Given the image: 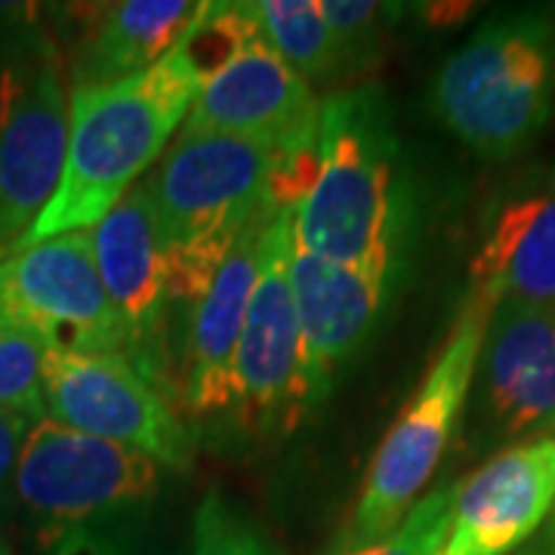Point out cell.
Instances as JSON below:
<instances>
[{
    "mask_svg": "<svg viewBox=\"0 0 555 555\" xmlns=\"http://www.w3.org/2000/svg\"><path fill=\"white\" fill-rule=\"evenodd\" d=\"M414 217L386 93L364 83L321 100L312 177L297 201V244L327 262L401 284Z\"/></svg>",
    "mask_w": 555,
    "mask_h": 555,
    "instance_id": "cell-1",
    "label": "cell"
},
{
    "mask_svg": "<svg viewBox=\"0 0 555 555\" xmlns=\"http://www.w3.org/2000/svg\"><path fill=\"white\" fill-rule=\"evenodd\" d=\"M192 35L142 75L108 87L72 90L60 185L16 250L72 232H90L160 160L204 83V68L192 53Z\"/></svg>",
    "mask_w": 555,
    "mask_h": 555,
    "instance_id": "cell-2",
    "label": "cell"
},
{
    "mask_svg": "<svg viewBox=\"0 0 555 555\" xmlns=\"http://www.w3.org/2000/svg\"><path fill=\"white\" fill-rule=\"evenodd\" d=\"M160 494L152 456L38 420L13 481L38 555H142Z\"/></svg>",
    "mask_w": 555,
    "mask_h": 555,
    "instance_id": "cell-3",
    "label": "cell"
},
{
    "mask_svg": "<svg viewBox=\"0 0 555 555\" xmlns=\"http://www.w3.org/2000/svg\"><path fill=\"white\" fill-rule=\"evenodd\" d=\"M291 160L238 137L179 133L152 177L142 179L167 250L170 291L185 315L219 262L254 219L278 204L275 179Z\"/></svg>",
    "mask_w": 555,
    "mask_h": 555,
    "instance_id": "cell-4",
    "label": "cell"
},
{
    "mask_svg": "<svg viewBox=\"0 0 555 555\" xmlns=\"http://www.w3.org/2000/svg\"><path fill=\"white\" fill-rule=\"evenodd\" d=\"M444 130L488 160L528 152L555 115V13L506 10L481 22L433 78Z\"/></svg>",
    "mask_w": 555,
    "mask_h": 555,
    "instance_id": "cell-5",
    "label": "cell"
},
{
    "mask_svg": "<svg viewBox=\"0 0 555 555\" xmlns=\"http://www.w3.org/2000/svg\"><path fill=\"white\" fill-rule=\"evenodd\" d=\"M488 306L466 294L441 352L379 441L356 509L331 550H358L389 537L429 488L466 414Z\"/></svg>",
    "mask_w": 555,
    "mask_h": 555,
    "instance_id": "cell-6",
    "label": "cell"
},
{
    "mask_svg": "<svg viewBox=\"0 0 555 555\" xmlns=\"http://www.w3.org/2000/svg\"><path fill=\"white\" fill-rule=\"evenodd\" d=\"M217 62L207 68L182 133H219L259 142L281 158L315 152L321 100L259 35L244 3H217Z\"/></svg>",
    "mask_w": 555,
    "mask_h": 555,
    "instance_id": "cell-7",
    "label": "cell"
},
{
    "mask_svg": "<svg viewBox=\"0 0 555 555\" xmlns=\"http://www.w3.org/2000/svg\"><path fill=\"white\" fill-rule=\"evenodd\" d=\"M297 207L278 204L266 229L259 275L235 352L232 416L244 436L281 438L306 423L302 346L291 284Z\"/></svg>",
    "mask_w": 555,
    "mask_h": 555,
    "instance_id": "cell-8",
    "label": "cell"
},
{
    "mask_svg": "<svg viewBox=\"0 0 555 555\" xmlns=\"http://www.w3.org/2000/svg\"><path fill=\"white\" fill-rule=\"evenodd\" d=\"M43 414L83 436L189 469L195 436L170 398L118 352H43Z\"/></svg>",
    "mask_w": 555,
    "mask_h": 555,
    "instance_id": "cell-9",
    "label": "cell"
},
{
    "mask_svg": "<svg viewBox=\"0 0 555 555\" xmlns=\"http://www.w3.org/2000/svg\"><path fill=\"white\" fill-rule=\"evenodd\" d=\"M102 287L115 306L124 337V358L173 404L182 401L177 383L173 321L177 302L170 291L167 250L145 182L90 229Z\"/></svg>",
    "mask_w": 555,
    "mask_h": 555,
    "instance_id": "cell-10",
    "label": "cell"
},
{
    "mask_svg": "<svg viewBox=\"0 0 555 555\" xmlns=\"http://www.w3.org/2000/svg\"><path fill=\"white\" fill-rule=\"evenodd\" d=\"M0 321L35 339L43 352L124 356L90 232L40 241L0 259Z\"/></svg>",
    "mask_w": 555,
    "mask_h": 555,
    "instance_id": "cell-11",
    "label": "cell"
},
{
    "mask_svg": "<svg viewBox=\"0 0 555 555\" xmlns=\"http://www.w3.org/2000/svg\"><path fill=\"white\" fill-rule=\"evenodd\" d=\"M476 451L513 448L555 433V309L496 302L485 321L469 389Z\"/></svg>",
    "mask_w": 555,
    "mask_h": 555,
    "instance_id": "cell-12",
    "label": "cell"
},
{
    "mask_svg": "<svg viewBox=\"0 0 555 555\" xmlns=\"http://www.w3.org/2000/svg\"><path fill=\"white\" fill-rule=\"evenodd\" d=\"M68 105L53 60L0 65V259L50 204L65 164Z\"/></svg>",
    "mask_w": 555,
    "mask_h": 555,
    "instance_id": "cell-13",
    "label": "cell"
},
{
    "mask_svg": "<svg viewBox=\"0 0 555 555\" xmlns=\"http://www.w3.org/2000/svg\"><path fill=\"white\" fill-rule=\"evenodd\" d=\"M291 284L297 302L302 392L309 420L327 404L343 374L361 356L367 339L374 337L398 284L309 254L302 244H297V229Z\"/></svg>",
    "mask_w": 555,
    "mask_h": 555,
    "instance_id": "cell-14",
    "label": "cell"
},
{
    "mask_svg": "<svg viewBox=\"0 0 555 555\" xmlns=\"http://www.w3.org/2000/svg\"><path fill=\"white\" fill-rule=\"evenodd\" d=\"M555 503V436L496 451L454 488L438 555H516L546 525Z\"/></svg>",
    "mask_w": 555,
    "mask_h": 555,
    "instance_id": "cell-15",
    "label": "cell"
},
{
    "mask_svg": "<svg viewBox=\"0 0 555 555\" xmlns=\"http://www.w3.org/2000/svg\"><path fill=\"white\" fill-rule=\"evenodd\" d=\"M278 204L266 207L219 262L217 275L189 312L185 364H182V404L195 420H229L235 392V352L247 306L259 275V254L266 229Z\"/></svg>",
    "mask_w": 555,
    "mask_h": 555,
    "instance_id": "cell-16",
    "label": "cell"
},
{
    "mask_svg": "<svg viewBox=\"0 0 555 555\" xmlns=\"http://www.w3.org/2000/svg\"><path fill=\"white\" fill-rule=\"evenodd\" d=\"M469 294L488 309L496 302L555 309V164L516 179L491 204Z\"/></svg>",
    "mask_w": 555,
    "mask_h": 555,
    "instance_id": "cell-17",
    "label": "cell"
},
{
    "mask_svg": "<svg viewBox=\"0 0 555 555\" xmlns=\"http://www.w3.org/2000/svg\"><path fill=\"white\" fill-rule=\"evenodd\" d=\"M214 3L204 0H118L105 3L72 60V90L108 87L167 60Z\"/></svg>",
    "mask_w": 555,
    "mask_h": 555,
    "instance_id": "cell-18",
    "label": "cell"
},
{
    "mask_svg": "<svg viewBox=\"0 0 555 555\" xmlns=\"http://www.w3.org/2000/svg\"><path fill=\"white\" fill-rule=\"evenodd\" d=\"M259 35L312 90L346 80L343 56L318 0H250L244 3Z\"/></svg>",
    "mask_w": 555,
    "mask_h": 555,
    "instance_id": "cell-19",
    "label": "cell"
},
{
    "mask_svg": "<svg viewBox=\"0 0 555 555\" xmlns=\"http://www.w3.org/2000/svg\"><path fill=\"white\" fill-rule=\"evenodd\" d=\"M189 555H284V550L241 503L207 491L192 518Z\"/></svg>",
    "mask_w": 555,
    "mask_h": 555,
    "instance_id": "cell-20",
    "label": "cell"
},
{
    "mask_svg": "<svg viewBox=\"0 0 555 555\" xmlns=\"http://www.w3.org/2000/svg\"><path fill=\"white\" fill-rule=\"evenodd\" d=\"M318 7L337 38L346 78H358V72L377 65L383 56L386 28L396 20V7L377 0H318Z\"/></svg>",
    "mask_w": 555,
    "mask_h": 555,
    "instance_id": "cell-21",
    "label": "cell"
},
{
    "mask_svg": "<svg viewBox=\"0 0 555 555\" xmlns=\"http://www.w3.org/2000/svg\"><path fill=\"white\" fill-rule=\"evenodd\" d=\"M454 488L456 485H441L426 491L396 531L377 543L358 550H327V555H438L451 525Z\"/></svg>",
    "mask_w": 555,
    "mask_h": 555,
    "instance_id": "cell-22",
    "label": "cell"
},
{
    "mask_svg": "<svg viewBox=\"0 0 555 555\" xmlns=\"http://www.w3.org/2000/svg\"><path fill=\"white\" fill-rule=\"evenodd\" d=\"M0 408L43 420V349L0 321Z\"/></svg>",
    "mask_w": 555,
    "mask_h": 555,
    "instance_id": "cell-23",
    "label": "cell"
},
{
    "mask_svg": "<svg viewBox=\"0 0 555 555\" xmlns=\"http://www.w3.org/2000/svg\"><path fill=\"white\" fill-rule=\"evenodd\" d=\"M31 426H35V420L0 408V516L13 503V481H16V469H20L22 444H25Z\"/></svg>",
    "mask_w": 555,
    "mask_h": 555,
    "instance_id": "cell-24",
    "label": "cell"
},
{
    "mask_svg": "<svg viewBox=\"0 0 555 555\" xmlns=\"http://www.w3.org/2000/svg\"><path fill=\"white\" fill-rule=\"evenodd\" d=\"M521 555H555V503L553 509H550V518H546V525L537 531V537L521 550Z\"/></svg>",
    "mask_w": 555,
    "mask_h": 555,
    "instance_id": "cell-25",
    "label": "cell"
},
{
    "mask_svg": "<svg viewBox=\"0 0 555 555\" xmlns=\"http://www.w3.org/2000/svg\"><path fill=\"white\" fill-rule=\"evenodd\" d=\"M0 555H13V550H10V543H7L3 537H0Z\"/></svg>",
    "mask_w": 555,
    "mask_h": 555,
    "instance_id": "cell-26",
    "label": "cell"
},
{
    "mask_svg": "<svg viewBox=\"0 0 555 555\" xmlns=\"http://www.w3.org/2000/svg\"><path fill=\"white\" fill-rule=\"evenodd\" d=\"M516 555H521V553H516Z\"/></svg>",
    "mask_w": 555,
    "mask_h": 555,
    "instance_id": "cell-27",
    "label": "cell"
}]
</instances>
